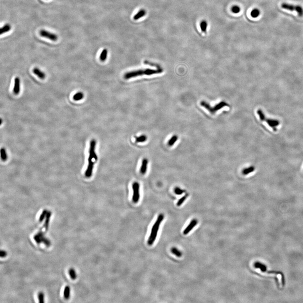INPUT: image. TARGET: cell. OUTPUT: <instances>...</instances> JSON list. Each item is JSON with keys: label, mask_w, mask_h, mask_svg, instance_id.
Listing matches in <instances>:
<instances>
[{"label": "cell", "mask_w": 303, "mask_h": 303, "mask_svg": "<svg viewBox=\"0 0 303 303\" xmlns=\"http://www.w3.org/2000/svg\"><path fill=\"white\" fill-rule=\"evenodd\" d=\"M163 72L162 68H159L156 70L147 69L145 70H139L131 71L126 73L124 75V78L125 79H129L133 77H137L143 75H150L155 74H159Z\"/></svg>", "instance_id": "cell-1"}, {"label": "cell", "mask_w": 303, "mask_h": 303, "mask_svg": "<svg viewBox=\"0 0 303 303\" xmlns=\"http://www.w3.org/2000/svg\"><path fill=\"white\" fill-rule=\"evenodd\" d=\"M164 218V215L162 213H160L158 216L156 222L152 227L150 236L147 240V244L149 246H152L156 240L160 224L163 221Z\"/></svg>", "instance_id": "cell-2"}, {"label": "cell", "mask_w": 303, "mask_h": 303, "mask_svg": "<svg viewBox=\"0 0 303 303\" xmlns=\"http://www.w3.org/2000/svg\"><path fill=\"white\" fill-rule=\"evenodd\" d=\"M201 106L206 109L211 114H215L218 110L223 108L224 107H228V104L225 102H221L217 104L214 107H212L208 103L205 101H202L200 103Z\"/></svg>", "instance_id": "cell-3"}, {"label": "cell", "mask_w": 303, "mask_h": 303, "mask_svg": "<svg viewBox=\"0 0 303 303\" xmlns=\"http://www.w3.org/2000/svg\"><path fill=\"white\" fill-rule=\"evenodd\" d=\"M255 268H258L261 273L263 275L269 276V275H272L273 276L277 277L278 281H279V287L281 288H283V275L281 273H275V272L274 273V272H264L260 268L257 267Z\"/></svg>", "instance_id": "cell-4"}, {"label": "cell", "mask_w": 303, "mask_h": 303, "mask_svg": "<svg viewBox=\"0 0 303 303\" xmlns=\"http://www.w3.org/2000/svg\"><path fill=\"white\" fill-rule=\"evenodd\" d=\"M139 184L137 182H134L132 185L133 190V195L132 197V201L133 203H137L140 198V193H139Z\"/></svg>", "instance_id": "cell-5"}, {"label": "cell", "mask_w": 303, "mask_h": 303, "mask_svg": "<svg viewBox=\"0 0 303 303\" xmlns=\"http://www.w3.org/2000/svg\"><path fill=\"white\" fill-rule=\"evenodd\" d=\"M96 146V141L94 139H92L90 141V148H89V156L88 158L94 159L97 160L98 159L96 154L95 152V148Z\"/></svg>", "instance_id": "cell-6"}, {"label": "cell", "mask_w": 303, "mask_h": 303, "mask_svg": "<svg viewBox=\"0 0 303 303\" xmlns=\"http://www.w3.org/2000/svg\"><path fill=\"white\" fill-rule=\"evenodd\" d=\"M40 34L41 36L46 38L52 41H56L58 39L57 35L44 30H42L40 31Z\"/></svg>", "instance_id": "cell-7"}, {"label": "cell", "mask_w": 303, "mask_h": 303, "mask_svg": "<svg viewBox=\"0 0 303 303\" xmlns=\"http://www.w3.org/2000/svg\"><path fill=\"white\" fill-rule=\"evenodd\" d=\"M94 162L91 159L88 158V165L85 173V175L87 178H90L92 176L94 169Z\"/></svg>", "instance_id": "cell-8"}, {"label": "cell", "mask_w": 303, "mask_h": 303, "mask_svg": "<svg viewBox=\"0 0 303 303\" xmlns=\"http://www.w3.org/2000/svg\"><path fill=\"white\" fill-rule=\"evenodd\" d=\"M264 121H265L275 131H277V127L278 126L280 123V122L278 120H275V119H268L267 118H265Z\"/></svg>", "instance_id": "cell-9"}, {"label": "cell", "mask_w": 303, "mask_h": 303, "mask_svg": "<svg viewBox=\"0 0 303 303\" xmlns=\"http://www.w3.org/2000/svg\"><path fill=\"white\" fill-rule=\"evenodd\" d=\"M197 223H198V221L197 219H194L192 220L189 224L184 230L183 234L184 235L187 234L196 226Z\"/></svg>", "instance_id": "cell-10"}, {"label": "cell", "mask_w": 303, "mask_h": 303, "mask_svg": "<svg viewBox=\"0 0 303 303\" xmlns=\"http://www.w3.org/2000/svg\"><path fill=\"white\" fill-rule=\"evenodd\" d=\"M20 91V81L19 77H16L15 79L13 93L15 95H18Z\"/></svg>", "instance_id": "cell-11"}, {"label": "cell", "mask_w": 303, "mask_h": 303, "mask_svg": "<svg viewBox=\"0 0 303 303\" xmlns=\"http://www.w3.org/2000/svg\"><path fill=\"white\" fill-rule=\"evenodd\" d=\"M33 73L36 75L38 78L41 79H44L46 78V74L44 72H42L41 70L38 69V68H34L32 70Z\"/></svg>", "instance_id": "cell-12"}, {"label": "cell", "mask_w": 303, "mask_h": 303, "mask_svg": "<svg viewBox=\"0 0 303 303\" xmlns=\"http://www.w3.org/2000/svg\"><path fill=\"white\" fill-rule=\"evenodd\" d=\"M147 164H148V160L147 159L145 158L142 160V163L140 172L142 174H145L146 173L147 171Z\"/></svg>", "instance_id": "cell-13"}, {"label": "cell", "mask_w": 303, "mask_h": 303, "mask_svg": "<svg viewBox=\"0 0 303 303\" xmlns=\"http://www.w3.org/2000/svg\"><path fill=\"white\" fill-rule=\"evenodd\" d=\"M281 7L283 9L286 10L293 11H296L297 6H294L292 4H288L286 3H283L281 5Z\"/></svg>", "instance_id": "cell-14"}, {"label": "cell", "mask_w": 303, "mask_h": 303, "mask_svg": "<svg viewBox=\"0 0 303 303\" xmlns=\"http://www.w3.org/2000/svg\"><path fill=\"white\" fill-rule=\"evenodd\" d=\"M44 235V232H40L36 234V235H34L33 239L37 244H39L42 243V238Z\"/></svg>", "instance_id": "cell-15"}, {"label": "cell", "mask_w": 303, "mask_h": 303, "mask_svg": "<svg viewBox=\"0 0 303 303\" xmlns=\"http://www.w3.org/2000/svg\"><path fill=\"white\" fill-rule=\"evenodd\" d=\"M146 11L144 9H141L133 17V20H137L142 18L146 15Z\"/></svg>", "instance_id": "cell-16"}, {"label": "cell", "mask_w": 303, "mask_h": 303, "mask_svg": "<svg viewBox=\"0 0 303 303\" xmlns=\"http://www.w3.org/2000/svg\"><path fill=\"white\" fill-rule=\"evenodd\" d=\"M51 216V211H48L46 215V217L45 218V221L44 223V227L45 230L46 231H48L49 229V224H50V218Z\"/></svg>", "instance_id": "cell-17"}, {"label": "cell", "mask_w": 303, "mask_h": 303, "mask_svg": "<svg viewBox=\"0 0 303 303\" xmlns=\"http://www.w3.org/2000/svg\"><path fill=\"white\" fill-rule=\"evenodd\" d=\"M70 295H71V288L70 286L66 285L64 288V292H63L64 298L65 299L68 300L70 298Z\"/></svg>", "instance_id": "cell-18"}, {"label": "cell", "mask_w": 303, "mask_h": 303, "mask_svg": "<svg viewBox=\"0 0 303 303\" xmlns=\"http://www.w3.org/2000/svg\"><path fill=\"white\" fill-rule=\"evenodd\" d=\"M84 97V94L81 92H77L73 96V99L75 101H78L82 100Z\"/></svg>", "instance_id": "cell-19"}, {"label": "cell", "mask_w": 303, "mask_h": 303, "mask_svg": "<svg viewBox=\"0 0 303 303\" xmlns=\"http://www.w3.org/2000/svg\"><path fill=\"white\" fill-rule=\"evenodd\" d=\"M171 252L173 254L175 255L176 256H177L178 257H181L182 255V253L180 251L177 249L176 248L173 247L171 248Z\"/></svg>", "instance_id": "cell-20"}, {"label": "cell", "mask_w": 303, "mask_h": 303, "mask_svg": "<svg viewBox=\"0 0 303 303\" xmlns=\"http://www.w3.org/2000/svg\"><path fill=\"white\" fill-rule=\"evenodd\" d=\"M108 55V50L107 49H104L102 51V53L100 55V59L102 61H104L106 60Z\"/></svg>", "instance_id": "cell-21"}, {"label": "cell", "mask_w": 303, "mask_h": 303, "mask_svg": "<svg viewBox=\"0 0 303 303\" xmlns=\"http://www.w3.org/2000/svg\"><path fill=\"white\" fill-rule=\"evenodd\" d=\"M69 274L70 277L73 280H75L77 278V274L73 268H70L69 270Z\"/></svg>", "instance_id": "cell-22"}, {"label": "cell", "mask_w": 303, "mask_h": 303, "mask_svg": "<svg viewBox=\"0 0 303 303\" xmlns=\"http://www.w3.org/2000/svg\"><path fill=\"white\" fill-rule=\"evenodd\" d=\"M255 168L253 166H251L247 168H245L242 171V174L243 175H246L250 173H252L254 171Z\"/></svg>", "instance_id": "cell-23"}, {"label": "cell", "mask_w": 303, "mask_h": 303, "mask_svg": "<svg viewBox=\"0 0 303 303\" xmlns=\"http://www.w3.org/2000/svg\"><path fill=\"white\" fill-rule=\"evenodd\" d=\"M11 28V26L9 24H6L1 28L0 34L1 35V34H3L5 32H7L9 31L10 30Z\"/></svg>", "instance_id": "cell-24"}, {"label": "cell", "mask_w": 303, "mask_h": 303, "mask_svg": "<svg viewBox=\"0 0 303 303\" xmlns=\"http://www.w3.org/2000/svg\"><path fill=\"white\" fill-rule=\"evenodd\" d=\"M1 158L3 161H6L7 159V155L6 150L4 148H1Z\"/></svg>", "instance_id": "cell-25"}, {"label": "cell", "mask_w": 303, "mask_h": 303, "mask_svg": "<svg viewBox=\"0 0 303 303\" xmlns=\"http://www.w3.org/2000/svg\"><path fill=\"white\" fill-rule=\"evenodd\" d=\"M260 14V11L257 9H254L252 11L251 13V15L253 18H256L258 17Z\"/></svg>", "instance_id": "cell-26"}, {"label": "cell", "mask_w": 303, "mask_h": 303, "mask_svg": "<svg viewBox=\"0 0 303 303\" xmlns=\"http://www.w3.org/2000/svg\"><path fill=\"white\" fill-rule=\"evenodd\" d=\"M178 137L176 135H174L171 138V139L169 140L168 142V145L172 146L174 145V144L176 142L178 139Z\"/></svg>", "instance_id": "cell-27"}, {"label": "cell", "mask_w": 303, "mask_h": 303, "mask_svg": "<svg viewBox=\"0 0 303 303\" xmlns=\"http://www.w3.org/2000/svg\"><path fill=\"white\" fill-rule=\"evenodd\" d=\"M48 211L47 210L45 209L43 211L41 214H40V217L39 218V222H41L44 221V219L46 217V215H47V213H48Z\"/></svg>", "instance_id": "cell-28"}, {"label": "cell", "mask_w": 303, "mask_h": 303, "mask_svg": "<svg viewBox=\"0 0 303 303\" xmlns=\"http://www.w3.org/2000/svg\"><path fill=\"white\" fill-rule=\"evenodd\" d=\"M188 195H189L188 194H186L183 197H181V198L180 199V200H179V201H178V202H177V206H181V205H182V204L184 202V201H185V200L187 199V198L188 197Z\"/></svg>", "instance_id": "cell-29"}, {"label": "cell", "mask_w": 303, "mask_h": 303, "mask_svg": "<svg viewBox=\"0 0 303 303\" xmlns=\"http://www.w3.org/2000/svg\"><path fill=\"white\" fill-rule=\"evenodd\" d=\"M42 242L47 247H49L51 246V242L50 240L45 237L44 235L42 237Z\"/></svg>", "instance_id": "cell-30"}, {"label": "cell", "mask_w": 303, "mask_h": 303, "mask_svg": "<svg viewBox=\"0 0 303 303\" xmlns=\"http://www.w3.org/2000/svg\"><path fill=\"white\" fill-rule=\"evenodd\" d=\"M147 139V137L145 135H142L136 138V141L137 142H144L146 141Z\"/></svg>", "instance_id": "cell-31"}, {"label": "cell", "mask_w": 303, "mask_h": 303, "mask_svg": "<svg viewBox=\"0 0 303 303\" xmlns=\"http://www.w3.org/2000/svg\"><path fill=\"white\" fill-rule=\"evenodd\" d=\"M201 28L203 32H206L207 28V22L206 21H202L201 23Z\"/></svg>", "instance_id": "cell-32"}, {"label": "cell", "mask_w": 303, "mask_h": 303, "mask_svg": "<svg viewBox=\"0 0 303 303\" xmlns=\"http://www.w3.org/2000/svg\"><path fill=\"white\" fill-rule=\"evenodd\" d=\"M257 114H258V116L259 117L260 119L261 120V121H264V119H265V115H264L263 112L262 110L261 109L258 110L257 111Z\"/></svg>", "instance_id": "cell-33"}, {"label": "cell", "mask_w": 303, "mask_h": 303, "mask_svg": "<svg viewBox=\"0 0 303 303\" xmlns=\"http://www.w3.org/2000/svg\"><path fill=\"white\" fill-rule=\"evenodd\" d=\"M38 299L39 302L43 303L44 302V294L43 292H40L38 294Z\"/></svg>", "instance_id": "cell-34"}, {"label": "cell", "mask_w": 303, "mask_h": 303, "mask_svg": "<svg viewBox=\"0 0 303 303\" xmlns=\"http://www.w3.org/2000/svg\"><path fill=\"white\" fill-rule=\"evenodd\" d=\"M174 192L176 195H182L183 193H184V191L181 189L180 188L176 187L174 189Z\"/></svg>", "instance_id": "cell-35"}, {"label": "cell", "mask_w": 303, "mask_h": 303, "mask_svg": "<svg viewBox=\"0 0 303 303\" xmlns=\"http://www.w3.org/2000/svg\"><path fill=\"white\" fill-rule=\"evenodd\" d=\"M144 62L145 64H146V65H149L152 66L156 67H157V68H158V69L161 68V67H160V66L159 65H155V64H154V63H151V62H150V61H145Z\"/></svg>", "instance_id": "cell-36"}, {"label": "cell", "mask_w": 303, "mask_h": 303, "mask_svg": "<svg viewBox=\"0 0 303 303\" xmlns=\"http://www.w3.org/2000/svg\"><path fill=\"white\" fill-rule=\"evenodd\" d=\"M232 11L233 13L237 14V13H239L240 11V9L238 6H234L232 7Z\"/></svg>", "instance_id": "cell-37"}, {"label": "cell", "mask_w": 303, "mask_h": 303, "mask_svg": "<svg viewBox=\"0 0 303 303\" xmlns=\"http://www.w3.org/2000/svg\"><path fill=\"white\" fill-rule=\"evenodd\" d=\"M7 255V253L4 250H1L0 252V256L1 258H5Z\"/></svg>", "instance_id": "cell-38"}]
</instances>
